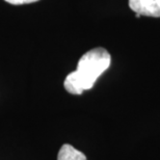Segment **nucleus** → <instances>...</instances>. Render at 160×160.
Instances as JSON below:
<instances>
[{
    "label": "nucleus",
    "mask_w": 160,
    "mask_h": 160,
    "mask_svg": "<svg viewBox=\"0 0 160 160\" xmlns=\"http://www.w3.org/2000/svg\"><path fill=\"white\" fill-rule=\"evenodd\" d=\"M111 57L104 48H95L83 54L79 59L77 70L67 76L63 82L66 91L73 95H81L91 89L97 80L109 68Z\"/></svg>",
    "instance_id": "obj_1"
},
{
    "label": "nucleus",
    "mask_w": 160,
    "mask_h": 160,
    "mask_svg": "<svg viewBox=\"0 0 160 160\" xmlns=\"http://www.w3.org/2000/svg\"><path fill=\"white\" fill-rule=\"evenodd\" d=\"M129 6L140 16L160 17V0H129Z\"/></svg>",
    "instance_id": "obj_2"
},
{
    "label": "nucleus",
    "mask_w": 160,
    "mask_h": 160,
    "mask_svg": "<svg viewBox=\"0 0 160 160\" xmlns=\"http://www.w3.org/2000/svg\"><path fill=\"white\" fill-rule=\"evenodd\" d=\"M57 160H86V157L82 152L78 151L73 146L65 143L58 151Z\"/></svg>",
    "instance_id": "obj_3"
},
{
    "label": "nucleus",
    "mask_w": 160,
    "mask_h": 160,
    "mask_svg": "<svg viewBox=\"0 0 160 160\" xmlns=\"http://www.w3.org/2000/svg\"><path fill=\"white\" fill-rule=\"evenodd\" d=\"M4 1L12 5H22V4H29V3L37 2L39 0H4Z\"/></svg>",
    "instance_id": "obj_4"
},
{
    "label": "nucleus",
    "mask_w": 160,
    "mask_h": 160,
    "mask_svg": "<svg viewBox=\"0 0 160 160\" xmlns=\"http://www.w3.org/2000/svg\"><path fill=\"white\" fill-rule=\"evenodd\" d=\"M140 17H142V16H140L139 14H136V18H140Z\"/></svg>",
    "instance_id": "obj_5"
}]
</instances>
